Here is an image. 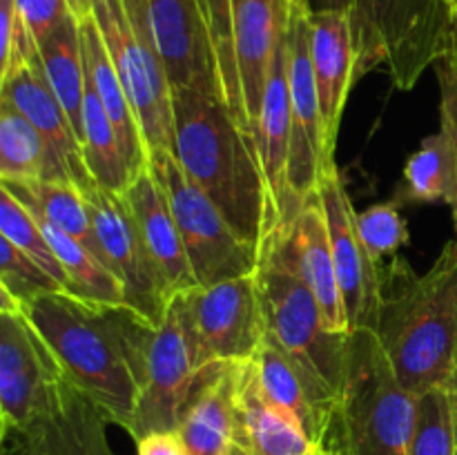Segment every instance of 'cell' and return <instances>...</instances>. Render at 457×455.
I'll return each instance as SVG.
<instances>
[{
  "label": "cell",
  "instance_id": "6da1fadb",
  "mask_svg": "<svg viewBox=\"0 0 457 455\" xmlns=\"http://www.w3.org/2000/svg\"><path fill=\"white\" fill-rule=\"evenodd\" d=\"M172 103L174 156L263 259L277 232L257 138L219 98L174 89Z\"/></svg>",
  "mask_w": 457,
  "mask_h": 455
},
{
  "label": "cell",
  "instance_id": "7a4b0ae2",
  "mask_svg": "<svg viewBox=\"0 0 457 455\" xmlns=\"http://www.w3.org/2000/svg\"><path fill=\"white\" fill-rule=\"evenodd\" d=\"M369 328L406 391L420 397L449 386L457 361V239L424 275L402 257L382 263Z\"/></svg>",
  "mask_w": 457,
  "mask_h": 455
},
{
  "label": "cell",
  "instance_id": "3957f363",
  "mask_svg": "<svg viewBox=\"0 0 457 455\" xmlns=\"http://www.w3.org/2000/svg\"><path fill=\"white\" fill-rule=\"evenodd\" d=\"M21 312L49 348L62 377L92 400L112 424L132 431L138 386L114 306L49 290L27 302Z\"/></svg>",
  "mask_w": 457,
  "mask_h": 455
},
{
  "label": "cell",
  "instance_id": "277c9868",
  "mask_svg": "<svg viewBox=\"0 0 457 455\" xmlns=\"http://www.w3.org/2000/svg\"><path fill=\"white\" fill-rule=\"evenodd\" d=\"M418 426V395L397 379L370 328L348 339L337 409L321 449L337 455H411Z\"/></svg>",
  "mask_w": 457,
  "mask_h": 455
},
{
  "label": "cell",
  "instance_id": "5b68a950",
  "mask_svg": "<svg viewBox=\"0 0 457 455\" xmlns=\"http://www.w3.org/2000/svg\"><path fill=\"white\" fill-rule=\"evenodd\" d=\"M114 317L138 386L129 435L137 442L147 433L177 431L183 406L201 373L179 293L159 324H152L129 306H114Z\"/></svg>",
  "mask_w": 457,
  "mask_h": 455
},
{
  "label": "cell",
  "instance_id": "8992f818",
  "mask_svg": "<svg viewBox=\"0 0 457 455\" xmlns=\"http://www.w3.org/2000/svg\"><path fill=\"white\" fill-rule=\"evenodd\" d=\"M357 79L386 67L393 85L411 92L449 52L455 9L451 0H353Z\"/></svg>",
  "mask_w": 457,
  "mask_h": 455
},
{
  "label": "cell",
  "instance_id": "52a82bcc",
  "mask_svg": "<svg viewBox=\"0 0 457 455\" xmlns=\"http://www.w3.org/2000/svg\"><path fill=\"white\" fill-rule=\"evenodd\" d=\"M112 62L134 107L147 156L174 150V89L147 21L145 0H92Z\"/></svg>",
  "mask_w": 457,
  "mask_h": 455
},
{
  "label": "cell",
  "instance_id": "ba28073f",
  "mask_svg": "<svg viewBox=\"0 0 457 455\" xmlns=\"http://www.w3.org/2000/svg\"><path fill=\"white\" fill-rule=\"evenodd\" d=\"M257 284L268 335L339 393L351 333H333L326 326L324 312L295 268L284 236L272 241L263 252Z\"/></svg>",
  "mask_w": 457,
  "mask_h": 455
},
{
  "label": "cell",
  "instance_id": "9c48e42d",
  "mask_svg": "<svg viewBox=\"0 0 457 455\" xmlns=\"http://www.w3.org/2000/svg\"><path fill=\"white\" fill-rule=\"evenodd\" d=\"M150 165L168 192L196 285L254 275L262 266V254L230 226L214 201L187 177L174 152H156L150 156Z\"/></svg>",
  "mask_w": 457,
  "mask_h": 455
},
{
  "label": "cell",
  "instance_id": "30bf717a",
  "mask_svg": "<svg viewBox=\"0 0 457 455\" xmlns=\"http://www.w3.org/2000/svg\"><path fill=\"white\" fill-rule=\"evenodd\" d=\"M201 368L253 360L268 337L257 272L179 293Z\"/></svg>",
  "mask_w": 457,
  "mask_h": 455
},
{
  "label": "cell",
  "instance_id": "8fae6325",
  "mask_svg": "<svg viewBox=\"0 0 457 455\" xmlns=\"http://www.w3.org/2000/svg\"><path fill=\"white\" fill-rule=\"evenodd\" d=\"M83 196L103 261L123 284L125 302L152 324H159L177 293L147 250L128 201L98 186L83 190Z\"/></svg>",
  "mask_w": 457,
  "mask_h": 455
},
{
  "label": "cell",
  "instance_id": "7c38bea8",
  "mask_svg": "<svg viewBox=\"0 0 457 455\" xmlns=\"http://www.w3.org/2000/svg\"><path fill=\"white\" fill-rule=\"evenodd\" d=\"M56 360L21 310L0 308V422L3 437L21 433L61 391Z\"/></svg>",
  "mask_w": 457,
  "mask_h": 455
},
{
  "label": "cell",
  "instance_id": "4fadbf2b",
  "mask_svg": "<svg viewBox=\"0 0 457 455\" xmlns=\"http://www.w3.org/2000/svg\"><path fill=\"white\" fill-rule=\"evenodd\" d=\"M288 76H290V159L288 186L295 201L306 205L317 194L326 170L337 165L326 152L324 120L311 58V18L293 4L288 25Z\"/></svg>",
  "mask_w": 457,
  "mask_h": 455
},
{
  "label": "cell",
  "instance_id": "5bb4252c",
  "mask_svg": "<svg viewBox=\"0 0 457 455\" xmlns=\"http://www.w3.org/2000/svg\"><path fill=\"white\" fill-rule=\"evenodd\" d=\"M317 199L328 223L330 248H333L335 268H337L339 288L344 294V308L348 317V330L355 333L369 328L379 303V275L382 266L366 252L361 236L357 232V210L344 186L337 165L326 170L317 187Z\"/></svg>",
  "mask_w": 457,
  "mask_h": 455
},
{
  "label": "cell",
  "instance_id": "9a60e30c",
  "mask_svg": "<svg viewBox=\"0 0 457 455\" xmlns=\"http://www.w3.org/2000/svg\"><path fill=\"white\" fill-rule=\"evenodd\" d=\"M145 4L172 89H195L226 103L217 52L196 0H145Z\"/></svg>",
  "mask_w": 457,
  "mask_h": 455
},
{
  "label": "cell",
  "instance_id": "2e32d148",
  "mask_svg": "<svg viewBox=\"0 0 457 455\" xmlns=\"http://www.w3.org/2000/svg\"><path fill=\"white\" fill-rule=\"evenodd\" d=\"M290 0H232L235 58L245 116L257 138L263 92L281 43L288 34Z\"/></svg>",
  "mask_w": 457,
  "mask_h": 455
},
{
  "label": "cell",
  "instance_id": "e0dca14e",
  "mask_svg": "<svg viewBox=\"0 0 457 455\" xmlns=\"http://www.w3.org/2000/svg\"><path fill=\"white\" fill-rule=\"evenodd\" d=\"M254 361L266 395L297 419L306 435L321 449L333 424L339 393L270 335L254 355Z\"/></svg>",
  "mask_w": 457,
  "mask_h": 455
},
{
  "label": "cell",
  "instance_id": "ac0fdd59",
  "mask_svg": "<svg viewBox=\"0 0 457 455\" xmlns=\"http://www.w3.org/2000/svg\"><path fill=\"white\" fill-rule=\"evenodd\" d=\"M107 422L92 400L62 382L54 404L21 433L4 455H116L107 440Z\"/></svg>",
  "mask_w": 457,
  "mask_h": 455
},
{
  "label": "cell",
  "instance_id": "d6986e66",
  "mask_svg": "<svg viewBox=\"0 0 457 455\" xmlns=\"http://www.w3.org/2000/svg\"><path fill=\"white\" fill-rule=\"evenodd\" d=\"M0 101L12 103L43 134L52 154L56 156L74 186H79L80 190L96 186L85 163L83 143L45 79L40 54L36 61L16 67L12 74L0 80Z\"/></svg>",
  "mask_w": 457,
  "mask_h": 455
},
{
  "label": "cell",
  "instance_id": "ffe728a7",
  "mask_svg": "<svg viewBox=\"0 0 457 455\" xmlns=\"http://www.w3.org/2000/svg\"><path fill=\"white\" fill-rule=\"evenodd\" d=\"M235 418L244 455H321L297 419L266 395L254 357L235 361Z\"/></svg>",
  "mask_w": 457,
  "mask_h": 455
},
{
  "label": "cell",
  "instance_id": "44dd1931",
  "mask_svg": "<svg viewBox=\"0 0 457 455\" xmlns=\"http://www.w3.org/2000/svg\"><path fill=\"white\" fill-rule=\"evenodd\" d=\"M311 18V58L324 120L326 152L335 156L339 125L348 94L357 80V54L351 16L342 12L308 13Z\"/></svg>",
  "mask_w": 457,
  "mask_h": 455
},
{
  "label": "cell",
  "instance_id": "7402d4cb",
  "mask_svg": "<svg viewBox=\"0 0 457 455\" xmlns=\"http://www.w3.org/2000/svg\"><path fill=\"white\" fill-rule=\"evenodd\" d=\"M177 433L192 455H244L237 440L235 361L201 368Z\"/></svg>",
  "mask_w": 457,
  "mask_h": 455
},
{
  "label": "cell",
  "instance_id": "603a6c76",
  "mask_svg": "<svg viewBox=\"0 0 457 455\" xmlns=\"http://www.w3.org/2000/svg\"><path fill=\"white\" fill-rule=\"evenodd\" d=\"M284 241L288 245L295 268L308 284V288L312 290L321 312H324L326 326L333 333H351L333 248H330L328 223H326V214L317 194L299 210L288 232L284 235Z\"/></svg>",
  "mask_w": 457,
  "mask_h": 455
},
{
  "label": "cell",
  "instance_id": "cb8c5ba5",
  "mask_svg": "<svg viewBox=\"0 0 457 455\" xmlns=\"http://www.w3.org/2000/svg\"><path fill=\"white\" fill-rule=\"evenodd\" d=\"M129 210H132L137 226L145 239L147 250L156 259L163 270L165 279L172 285L174 293L196 285L195 272H192L190 259H187L186 244H183L181 230L174 219L172 205H170L168 192L161 183L159 174L152 165H147L123 192Z\"/></svg>",
  "mask_w": 457,
  "mask_h": 455
},
{
  "label": "cell",
  "instance_id": "d4e9b609",
  "mask_svg": "<svg viewBox=\"0 0 457 455\" xmlns=\"http://www.w3.org/2000/svg\"><path fill=\"white\" fill-rule=\"evenodd\" d=\"M79 27L87 83L92 85L98 101L105 107L107 116H110L112 125H114L116 134H119L125 156L129 161V168H132L134 177H138L150 165V156H147L141 125H138L132 103H129L128 92H125L123 83H120L119 71H116L114 62H112L110 52L105 47V40H103L92 13H87L85 18H79Z\"/></svg>",
  "mask_w": 457,
  "mask_h": 455
},
{
  "label": "cell",
  "instance_id": "484cf974",
  "mask_svg": "<svg viewBox=\"0 0 457 455\" xmlns=\"http://www.w3.org/2000/svg\"><path fill=\"white\" fill-rule=\"evenodd\" d=\"M0 181H70L43 134L7 101H0Z\"/></svg>",
  "mask_w": 457,
  "mask_h": 455
},
{
  "label": "cell",
  "instance_id": "4316f807",
  "mask_svg": "<svg viewBox=\"0 0 457 455\" xmlns=\"http://www.w3.org/2000/svg\"><path fill=\"white\" fill-rule=\"evenodd\" d=\"M40 65L49 87L70 116L80 143H83V103H85V62L80 45L79 18L67 16L43 43L38 45Z\"/></svg>",
  "mask_w": 457,
  "mask_h": 455
},
{
  "label": "cell",
  "instance_id": "83f0119b",
  "mask_svg": "<svg viewBox=\"0 0 457 455\" xmlns=\"http://www.w3.org/2000/svg\"><path fill=\"white\" fill-rule=\"evenodd\" d=\"M457 190L455 154L451 138L436 132L409 156L393 201L400 208L418 203H453Z\"/></svg>",
  "mask_w": 457,
  "mask_h": 455
},
{
  "label": "cell",
  "instance_id": "f1b7e54d",
  "mask_svg": "<svg viewBox=\"0 0 457 455\" xmlns=\"http://www.w3.org/2000/svg\"><path fill=\"white\" fill-rule=\"evenodd\" d=\"M0 186L7 187L16 199H21L36 214H40L49 223L61 228L62 232L79 239L85 248L92 250L103 261L101 248H98L96 235H94L92 217H89L83 190L79 186L70 181H0Z\"/></svg>",
  "mask_w": 457,
  "mask_h": 455
},
{
  "label": "cell",
  "instance_id": "f546056e",
  "mask_svg": "<svg viewBox=\"0 0 457 455\" xmlns=\"http://www.w3.org/2000/svg\"><path fill=\"white\" fill-rule=\"evenodd\" d=\"M83 154L94 183L103 190L123 194L129 183L137 178L129 168L119 134L89 83L85 87L83 103Z\"/></svg>",
  "mask_w": 457,
  "mask_h": 455
},
{
  "label": "cell",
  "instance_id": "4dcf8cb0",
  "mask_svg": "<svg viewBox=\"0 0 457 455\" xmlns=\"http://www.w3.org/2000/svg\"><path fill=\"white\" fill-rule=\"evenodd\" d=\"M34 217L38 219L49 245H52L58 261L62 263L67 277H70L71 294H76L80 299H87V302L110 303V306H128V302H125V288L120 284V279L92 250L85 248L79 239L62 232L61 228L49 223L40 214L34 212Z\"/></svg>",
  "mask_w": 457,
  "mask_h": 455
},
{
  "label": "cell",
  "instance_id": "1f68e13d",
  "mask_svg": "<svg viewBox=\"0 0 457 455\" xmlns=\"http://www.w3.org/2000/svg\"><path fill=\"white\" fill-rule=\"evenodd\" d=\"M0 236L16 245L31 261L38 263L65 293L71 294L70 277H67L65 268L49 245L38 219L21 199H16L3 186H0Z\"/></svg>",
  "mask_w": 457,
  "mask_h": 455
},
{
  "label": "cell",
  "instance_id": "d6a6232c",
  "mask_svg": "<svg viewBox=\"0 0 457 455\" xmlns=\"http://www.w3.org/2000/svg\"><path fill=\"white\" fill-rule=\"evenodd\" d=\"M199 12L204 16L205 27L212 38L214 52H217L219 70H221L223 92H226V103L245 129L253 132L245 116L244 98H241L239 71H237L235 58V25H232V0H196ZM254 136V134H253Z\"/></svg>",
  "mask_w": 457,
  "mask_h": 455
},
{
  "label": "cell",
  "instance_id": "836d02e7",
  "mask_svg": "<svg viewBox=\"0 0 457 455\" xmlns=\"http://www.w3.org/2000/svg\"><path fill=\"white\" fill-rule=\"evenodd\" d=\"M49 290H62L38 263L0 236V308L21 310L27 302Z\"/></svg>",
  "mask_w": 457,
  "mask_h": 455
},
{
  "label": "cell",
  "instance_id": "e575fe53",
  "mask_svg": "<svg viewBox=\"0 0 457 455\" xmlns=\"http://www.w3.org/2000/svg\"><path fill=\"white\" fill-rule=\"evenodd\" d=\"M411 455H457V431L446 388L418 397V426Z\"/></svg>",
  "mask_w": 457,
  "mask_h": 455
},
{
  "label": "cell",
  "instance_id": "d590c367",
  "mask_svg": "<svg viewBox=\"0 0 457 455\" xmlns=\"http://www.w3.org/2000/svg\"><path fill=\"white\" fill-rule=\"evenodd\" d=\"M400 210V205L391 199L370 205L355 217L361 244L378 266L386 259L397 257V252L409 244V226Z\"/></svg>",
  "mask_w": 457,
  "mask_h": 455
},
{
  "label": "cell",
  "instance_id": "8d00e7d4",
  "mask_svg": "<svg viewBox=\"0 0 457 455\" xmlns=\"http://www.w3.org/2000/svg\"><path fill=\"white\" fill-rule=\"evenodd\" d=\"M36 58L38 45L22 21L18 0H0V80Z\"/></svg>",
  "mask_w": 457,
  "mask_h": 455
},
{
  "label": "cell",
  "instance_id": "74e56055",
  "mask_svg": "<svg viewBox=\"0 0 457 455\" xmlns=\"http://www.w3.org/2000/svg\"><path fill=\"white\" fill-rule=\"evenodd\" d=\"M436 74L437 83H440V129L451 138L457 174V71L446 54L436 62ZM451 210H453V226L457 232V190Z\"/></svg>",
  "mask_w": 457,
  "mask_h": 455
},
{
  "label": "cell",
  "instance_id": "f35d334b",
  "mask_svg": "<svg viewBox=\"0 0 457 455\" xmlns=\"http://www.w3.org/2000/svg\"><path fill=\"white\" fill-rule=\"evenodd\" d=\"M18 9L36 45L43 43L67 16H71L67 0H18Z\"/></svg>",
  "mask_w": 457,
  "mask_h": 455
},
{
  "label": "cell",
  "instance_id": "ab89813d",
  "mask_svg": "<svg viewBox=\"0 0 457 455\" xmlns=\"http://www.w3.org/2000/svg\"><path fill=\"white\" fill-rule=\"evenodd\" d=\"M137 455H192L177 431L147 433L137 440Z\"/></svg>",
  "mask_w": 457,
  "mask_h": 455
},
{
  "label": "cell",
  "instance_id": "60d3db41",
  "mask_svg": "<svg viewBox=\"0 0 457 455\" xmlns=\"http://www.w3.org/2000/svg\"><path fill=\"white\" fill-rule=\"evenodd\" d=\"M299 7L306 9L308 13H326V12L351 13L353 0H302Z\"/></svg>",
  "mask_w": 457,
  "mask_h": 455
},
{
  "label": "cell",
  "instance_id": "b9f144b4",
  "mask_svg": "<svg viewBox=\"0 0 457 455\" xmlns=\"http://www.w3.org/2000/svg\"><path fill=\"white\" fill-rule=\"evenodd\" d=\"M446 391H449V397H451V409H453L455 431H457V361H455L453 375H451V382H449V386H446Z\"/></svg>",
  "mask_w": 457,
  "mask_h": 455
},
{
  "label": "cell",
  "instance_id": "7bdbcfd3",
  "mask_svg": "<svg viewBox=\"0 0 457 455\" xmlns=\"http://www.w3.org/2000/svg\"><path fill=\"white\" fill-rule=\"evenodd\" d=\"M449 61L453 62L455 71H457V12L453 16V29H451V43H449V52H446Z\"/></svg>",
  "mask_w": 457,
  "mask_h": 455
},
{
  "label": "cell",
  "instance_id": "ee69618b",
  "mask_svg": "<svg viewBox=\"0 0 457 455\" xmlns=\"http://www.w3.org/2000/svg\"><path fill=\"white\" fill-rule=\"evenodd\" d=\"M321 455H337V453H333L330 449H321Z\"/></svg>",
  "mask_w": 457,
  "mask_h": 455
},
{
  "label": "cell",
  "instance_id": "f6af8a7d",
  "mask_svg": "<svg viewBox=\"0 0 457 455\" xmlns=\"http://www.w3.org/2000/svg\"><path fill=\"white\" fill-rule=\"evenodd\" d=\"M451 4H453V9L457 12V0H451Z\"/></svg>",
  "mask_w": 457,
  "mask_h": 455
},
{
  "label": "cell",
  "instance_id": "bcb514c9",
  "mask_svg": "<svg viewBox=\"0 0 457 455\" xmlns=\"http://www.w3.org/2000/svg\"><path fill=\"white\" fill-rule=\"evenodd\" d=\"M293 4H302V0H290Z\"/></svg>",
  "mask_w": 457,
  "mask_h": 455
}]
</instances>
